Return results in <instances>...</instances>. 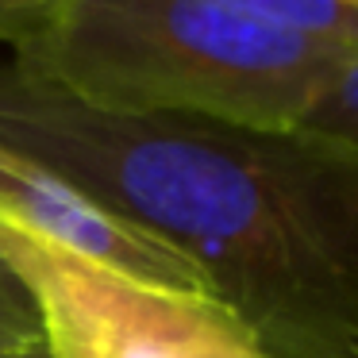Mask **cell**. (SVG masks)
I'll return each instance as SVG.
<instances>
[{"label":"cell","mask_w":358,"mask_h":358,"mask_svg":"<svg viewBox=\"0 0 358 358\" xmlns=\"http://www.w3.org/2000/svg\"><path fill=\"white\" fill-rule=\"evenodd\" d=\"M39 339H43V324L35 296L27 293V285L8 266H0V343H39Z\"/></svg>","instance_id":"cell-6"},{"label":"cell","mask_w":358,"mask_h":358,"mask_svg":"<svg viewBox=\"0 0 358 358\" xmlns=\"http://www.w3.org/2000/svg\"><path fill=\"white\" fill-rule=\"evenodd\" d=\"M0 147L204 273L270 358H358V155L304 131L127 116L0 66Z\"/></svg>","instance_id":"cell-1"},{"label":"cell","mask_w":358,"mask_h":358,"mask_svg":"<svg viewBox=\"0 0 358 358\" xmlns=\"http://www.w3.org/2000/svg\"><path fill=\"white\" fill-rule=\"evenodd\" d=\"M4 255H8V224L0 220V266H8V262H4Z\"/></svg>","instance_id":"cell-9"},{"label":"cell","mask_w":358,"mask_h":358,"mask_svg":"<svg viewBox=\"0 0 358 358\" xmlns=\"http://www.w3.org/2000/svg\"><path fill=\"white\" fill-rule=\"evenodd\" d=\"M0 358H50L47 343H0Z\"/></svg>","instance_id":"cell-8"},{"label":"cell","mask_w":358,"mask_h":358,"mask_svg":"<svg viewBox=\"0 0 358 358\" xmlns=\"http://www.w3.org/2000/svg\"><path fill=\"white\" fill-rule=\"evenodd\" d=\"M0 220L47 247L89 258L104 270L127 273L150 285L181 289V293L212 296L204 273L193 262H185L170 247L155 243L116 212L96 204L73 181L4 147H0Z\"/></svg>","instance_id":"cell-3"},{"label":"cell","mask_w":358,"mask_h":358,"mask_svg":"<svg viewBox=\"0 0 358 358\" xmlns=\"http://www.w3.org/2000/svg\"><path fill=\"white\" fill-rule=\"evenodd\" d=\"M62 0H0V39L16 43L31 31L35 24H43V16L58 8Z\"/></svg>","instance_id":"cell-7"},{"label":"cell","mask_w":358,"mask_h":358,"mask_svg":"<svg viewBox=\"0 0 358 358\" xmlns=\"http://www.w3.org/2000/svg\"><path fill=\"white\" fill-rule=\"evenodd\" d=\"M347 4H355V8H358V0H347Z\"/></svg>","instance_id":"cell-10"},{"label":"cell","mask_w":358,"mask_h":358,"mask_svg":"<svg viewBox=\"0 0 358 358\" xmlns=\"http://www.w3.org/2000/svg\"><path fill=\"white\" fill-rule=\"evenodd\" d=\"M296 131L316 135V139L358 155V55L343 58L331 70V78L324 81V89L312 101V108L304 112Z\"/></svg>","instance_id":"cell-5"},{"label":"cell","mask_w":358,"mask_h":358,"mask_svg":"<svg viewBox=\"0 0 358 358\" xmlns=\"http://www.w3.org/2000/svg\"><path fill=\"white\" fill-rule=\"evenodd\" d=\"M239 12L316 43L339 58L358 55V8L347 0H227Z\"/></svg>","instance_id":"cell-4"},{"label":"cell","mask_w":358,"mask_h":358,"mask_svg":"<svg viewBox=\"0 0 358 358\" xmlns=\"http://www.w3.org/2000/svg\"><path fill=\"white\" fill-rule=\"evenodd\" d=\"M8 62L108 112L296 131L343 58L227 0H62Z\"/></svg>","instance_id":"cell-2"}]
</instances>
